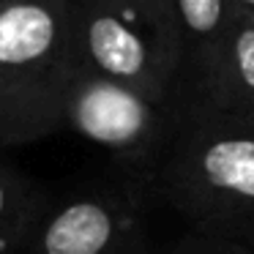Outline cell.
Here are the masks:
<instances>
[{
    "label": "cell",
    "mask_w": 254,
    "mask_h": 254,
    "mask_svg": "<svg viewBox=\"0 0 254 254\" xmlns=\"http://www.w3.org/2000/svg\"><path fill=\"white\" fill-rule=\"evenodd\" d=\"M194 93L216 110L254 118V17L232 8L221 41L194 68Z\"/></svg>",
    "instance_id": "obj_6"
},
{
    "label": "cell",
    "mask_w": 254,
    "mask_h": 254,
    "mask_svg": "<svg viewBox=\"0 0 254 254\" xmlns=\"http://www.w3.org/2000/svg\"><path fill=\"white\" fill-rule=\"evenodd\" d=\"M47 210L44 191L28 175L0 164V254H25Z\"/></svg>",
    "instance_id": "obj_7"
},
{
    "label": "cell",
    "mask_w": 254,
    "mask_h": 254,
    "mask_svg": "<svg viewBox=\"0 0 254 254\" xmlns=\"http://www.w3.org/2000/svg\"><path fill=\"white\" fill-rule=\"evenodd\" d=\"M159 191L202 235L254 254V118L175 93V126L159 156Z\"/></svg>",
    "instance_id": "obj_1"
},
{
    "label": "cell",
    "mask_w": 254,
    "mask_h": 254,
    "mask_svg": "<svg viewBox=\"0 0 254 254\" xmlns=\"http://www.w3.org/2000/svg\"><path fill=\"white\" fill-rule=\"evenodd\" d=\"M79 66L71 0H0V148L61 131Z\"/></svg>",
    "instance_id": "obj_2"
},
{
    "label": "cell",
    "mask_w": 254,
    "mask_h": 254,
    "mask_svg": "<svg viewBox=\"0 0 254 254\" xmlns=\"http://www.w3.org/2000/svg\"><path fill=\"white\" fill-rule=\"evenodd\" d=\"M71 6L82 66L156 101H175L189 55L172 0H71Z\"/></svg>",
    "instance_id": "obj_3"
},
{
    "label": "cell",
    "mask_w": 254,
    "mask_h": 254,
    "mask_svg": "<svg viewBox=\"0 0 254 254\" xmlns=\"http://www.w3.org/2000/svg\"><path fill=\"white\" fill-rule=\"evenodd\" d=\"M25 254H150V243L128 199L82 194L44 210Z\"/></svg>",
    "instance_id": "obj_5"
},
{
    "label": "cell",
    "mask_w": 254,
    "mask_h": 254,
    "mask_svg": "<svg viewBox=\"0 0 254 254\" xmlns=\"http://www.w3.org/2000/svg\"><path fill=\"white\" fill-rule=\"evenodd\" d=\"M175 126V101H156L131 85L79 66L63 110V128L128 161L161 156Z\"/></svg>",
    "instance_id": "obj_4"
},
{
    "label": "cell",
    "mask_w": 254,
    "mask_h": 254,
    "mask_svg": "<svg viewBox=\"0 0 254 254\" xmlns=\"http://www.w3.org/2000/svg\"><path fill=\"white\" fill-rule=\"evenodd\" d=\"M178 25H181L186 55L194 68L202 66L221 41L227 22L232 17V0H172Z\"/></svg>",
    "instance_id": "obj_8"
},
{
    "label": "cell",
    "mask_w": 254,
    "mask_h": 254,
    "mask_svg": "<svg viewBox=\"0 0 254 254\" xmlns=\"http://www.w3.org/2000/svg\"><path fill=\"white\" fill-rule=\"evenodd\" d=\"M232 6L241 8V11H246L249 17H254V0H232Z\"/></svg>",
    "instance_id": "obj_9"
}]
</instances>
